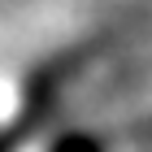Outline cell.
Instances as JSON below:
<instances>
[{
    "label": "cell",
    "instance_id": "cell-1",
    "mask_svg": "<svg viewBox=\"0 0 152 152\" xmlns=\"http://www.w3.org/2000/svg\"><path fill=\"white\" fill-rule=\"evenodd\" d=\"M52 152H104V143L96 139V135H83V130H70V135H61L52 143Z\"/></svg>",
    "mask_w": 152,
    "mask_h": 152
}]
</instances>
